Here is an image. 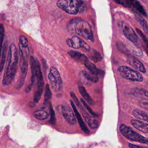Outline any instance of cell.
<instances>
[{
  "label": "cell",
  "instance_id": "cell-1",
  "mask_svg": "<svg viewBox=\"0 0 148 148\" xmlns=\"http://www.w3.org/2000/svg\"><path fill=\"white\" fill-rule=\"evenodd\" d=\"M7 60V64L2 79V84L5 86H9L12 83L18 68V54L14 44L12 43L9 47Z\"/></svg>",
  "mask_w": 148,
  "mask_h": 148
},
{
  "label": "cell",
  "instance_id": "cell-2",
  "mask_svg": "<svg viewBox=\"0 0 148 148\" xmlns=\"http://www.w3.org/2000/svg\"><path fill=\"white\" fill-rule=\"evenodd\" d=\"M68 28L71 34H75L91 42L94 41L91 27L86 21L79 18H73L68 23Z\"/></svg>",
  "mask_w": 148,
  "mask_h": 148
},
{
  "label": "cell",
  "instance_id": "cell-3",
  "mask_svg": "<svg viewBox=\"0 0 148 148\" xmlns=\"http://www.w3.org/2000/svg\"><path fill=\"white\" fill-rule=\"evenodd\" d=\"M57 6L71 14H76L84 10L85 3L80 0H59L57 2Z\"/></svg>",
  "mask_w": 148,
  "mask_h": 148
},
{
  "label": "cell",
  "instance_id": "cell-4",
  "mask_svg": "<svg viewBox=\"0 0 148 148\" xmlns=\"http://www.w3.org/2000/svg\"><path fill=\"white\" fill-rule=\"evenodd\" d=\"M20 50V61L19 65L20 67V77L17 83V88H20L24 84L25 78L28 71V47L25 48L18 44Z\"/></svg>",
  "mask_w": 148,
  "mask_h": 148
},
{
  "label": "cell",
  "instance_id": "cell-5",
  "mask_svg": "<svg viewBox=\"0 0 148 148\" xmlns=\"http://www.w3.org/2000/svg\"><path fill=\"white\" fill-rule=\"evenodd\" d=\"M119 129L122 135L127 139L131 141L148 145V138L136 132L130 127H128L124 124H121Z\"/></svg>",
  "mask_w": 148,
  "mask_h": 148
},
{
  "label": "cell",
  "instance_id": "cell-6",
  "mask_svg": "<svg viewBox=\"0 0 148 148\" xmlns=\"http://www.w3.org/2000/svg\"><path fill=\"white\" fill-rule=\"evenodd\" d=\"M117 71L124 79L132 82H142L143 77L138 71L131 69L127 66H120Z\"/></svg>",
  "mask_w": 148,
  "mask_h": 148
},
{
  "label": "cell",
  "instance_id": "cell-7",
  "mask_svg": "<svg viewBox=\"0 0 148 148\" xmlns=\"http://www.w3.org/2000/svg\"><path fill=\"white\" fill-rule=\"evenodd\" d=\"M48 80L54 92L60 91L62 87V82L60 74L56 68L52 66L48 74Z\"/></svg>",
  "mask_w": 148,
  "mask_h": 148
},
{
  "label": "cell",
  "instance_id": "cell-8",
  "mask_svg": "<svg viewBox=\"0 0 148 148\" xmlns=\"http://www.w3.org/2000/svg\"><path fill=\"white\" fill-rule=\"evenodd\" d=\"M36 79L37 80V90L35 91L34 95V102H38L42 96L43 91V86L44 82L42 73L41 71L40 63L38 60L36 59Z\"/></svg>",
  "mask_w": 148,
  "mask_h": 148
},
{
  "label": "cell",
  "instance_id": "cell-9",
  "mask_svg": "<svg viewBox=\"0 0 148 148\" xmlns=\"http://www.w3.org/2000/svg\"><path fill=\"white\" fill-rule=\"evenodd\" d=\"M115 2L123 5L124 7L128 8L133 10L135 14H139L144 16H147L146 11L145 10L143 6L141 5L140 2L138 1L132 0H120L115 1Z\"/></svg>",
  "mask_w": 148,
  "mask_h": 148
},
{
  "label": "cell",
  "instance_id": "cell-10",
  "mask_svg": "<svg viewBox=\"0 0 148 148\" xmlns=\"http://www.w3.org/2000/svg\"><path fill=\"white\" fill-rule=\"evenodd\" d=\"M119 25L121 28L123 34L129 40L135 45L138 43L139 38L134 30L128 24L123 21H120L119 23Z\"/></svg>",
  "mask_w": 148,
  "mask_h": 148
},
{
  "label": "cell",
  "instance_id": "cell-11",
  "mask_svg": "<svg viewBox=\"0 0 148 148\" xmlns=\"http://www.w3.org/2000/svg\"><path fill=\"white\" fill-rule=\"evenodd\" d=\"M66 43L69 47L73 49L82 48L87 51H90V50L89 45L82 39L77 36H73L71 38L68 39L66 40Z\"/></svg>",
  "mask_w": 148,
  "mask_h": 148
},
{
  "label": "cell",
  "instance_id": "cell-12",
  "mask_svg": "<svg viewBox=\"0 0 148 148\" xmlns=\"http://www.w3.org/2000/svg\"><path fill=\"white\" fill-rule=\"evenodd\" d=\"M62 113L64 117L69 124L73 125L76 123V118L75 113L73 110H72L69 106H62Z\"/></svg>",
  "mask_w": 148,
  "mask_h": 148
},
{
  "label": "cell",
  "instance_id": "cell-13",
  "mask_svg": "<svg viewBox=\"0 0 148 148\" xmlns=\"http://www.w3.org/2000/svg\"><path fill=\"white\" fill-rule=\"evenodd\" d=\"M79 109L82 112V116H83L86 121L88 123L89 127L91 128H97L99 125L98 121L95 119H94L92 116H90V114L88 112H87V111L82 105Z\"/></svg>",
  "mask_w": 148,
  "mask_h": 148
},
{
  "label": "cell",
  "instance_id": "cell-14",
  "mask_svg": "<svg viewBox=\"0 0 148 148\" xmlns=\"http://www.w3.org/2000/svg\"><path fill=\"white\" fill-rule=\"evenodd\" d=\"M71 106H72V108L73 109V110L75 113V114L76 116V118L77 119V121H78V123H79V124L82 129V130L86 134H90V130H88V127H87V125H86L85 123L84 122L80 113L79 112L78 110L77 109V108L75 104V103L73 102V101H71Z\"/></svg>",
  "mask_w": 148,
  "mask_h": 148
},
{
  "label": "cell",
  "instance_id": "cell-15",
  "mask_svg": "<svg viewBox=\"0 0 148 148\" xmlns=\"http://www.w3.org/2000/svg\"><path fill=\"white\" fill-rule=\"evenodd\" d=\"M30 65H31V84L29 87H28L26 88V91L29 92L32 86H33L35 80L36 79V59L34 58V57L31 56L30 57Z\"/></svg>",
  "mask_w": 148,
  "mask_h": 148
},
{
  "label": "cell",
  "instance_id": "cell-16",
  "mask_svg": "<svg viewBox=\"0 0 148 148\" xmlns=\"http://www.w3.org/2000/svg\"><path fill=\"white\" fill-rule=\"evenodd\" d=\"M128 63L133 68L137 69L138 71L146 73V70L144 65L139 60H137L134 57H130L127 59Z\"/></svg>",
  "mask_w": 148,
  "mask_h": 148
},
{
  "label": "cell",
  "instance_id": "cell-17",
  "mask_svg": "<svg viewBox=\"0 0 148 148\" xmlns=\"http://www.w3.org/2000/svg\"><path fill=\"white\" fill-rule=\"evenodd\" d=\"M68 53L70 57L79 62L84 63L87 60H88V57L80 52L71 50L68 51Z\"/></svg>",
  "mask_w": 148,
  "mask_h": 148
},
{
  "label": "cell",
  "instance_id": "cell-18",
  "mask_svg": "<svg viewBox=\"0 0 148 148\" xmlns=\"http://www.w3.org/2000/svg\"><path fill=\"white\" fill-rule=\"evenodd\" d=\"M131 123L132 125L138 130L148 134V124L138 120H132Z\"/></svg>",
  "mask_w": 148,
  "mask_h": 148
},
{
  "label": "cell",
  "instance_id": "cell-19",
  "mask_svg": "<svg viewBox=\"0 0 148 148\" xmlns=\"http://www.w3.org/2000/svg\"><path fill=\"white\" fill-rule=\"evenodd\" d=\"M84 65L86 66V67L88 69L89 72L95 74V75H98V76H103L105 73L104 71H103L102 70H101L98 68H97V66H95V65H94L93 63H92L91 61H90L88 60H87L84 63Z\"/></svg>",
  "mask_w": 148,
  "mask_h": 148
},
{
  "label": "cell",
  "instance_id": "cell-20",
  "mask_svg": "<svg viewBox=\"0 0 148 148\" xmlns=\"http://www.w3.org/2000/svg\"><path fill=\"white\" fill-rule=\"evenodd\" d=\"M81 74L88 81L93 83H97L99 80V77L98 75L94 74L90 72H87L86 71H83L81 72Z\"/></svg>",
  "mask_w": 148,
  "mask_h": 148
},
{
  "label": "cell",
  "instance_id": "cell-21",
  "mask_svg": "<svg viewBox=\"0 0 148 148\" xmlns=\"http://www.w3.org/2000/svg\"><path fill=\"white\" fill-rule=\"evenodd\" d=\"M79 91L81 94V95L83 97L84 100H86L87 103L90 105H93L94 104V101L89 95V94L87 92L85 88L82 86H79Z\"/></svg>",
  "mask_w": 148,
  "mask_h": 148
},
{
  "label": "cell",
  "instance_id": "cell-22",
  "mask_svg": "<svg viewBox=\"0 0 148 148\" xmlns=\"http://www.w3.org/2000/svg\"><path fill=\"white\" fill-rule=\"evenodd\" d=\"M133 116L136 119L148 122V113L138 109H135L132 112Z\"/></svg>",
  "mask_w": 148,
  "mask_h": 148
},
{
  "label": "cell",
  "instance_id": "cell-23",
  "mask_svg": "<svg viewBox=\"0 0 148 148\" xmlns=\"http://www.w3.org/2000/svg\"><path fill=\"white\" fill-rule=\"evenodd\" d=\"M33 115L36 119H38V120H46L49 116V113L45 111V110H35V111L34 112Z\"/></svg>",
  "mask_w": 148,
  "mask_h": 148
},
{
  "label": "cell",
  "instance_id": "cell-24",
  "mask_svg": "<svg viewBox=\"0 0 148 148\" xmlns=\"http://www.w3.org/2000/svg\"><path fill=\"white\" fill-rule=\"evenodd\" d=\"M7 48H8V45H7V42H5L2 46L1 49V62H0V69L1 71H2L4 67V64L6 61V53H7Z\"/></svg>",
  "mask_w": 148,
  "mask_h": 148
},
{
  "label": "cell",
  "instance_id": "cell-25",
  "mask_svg": "<svg viewBox=\"0 0 148 148\" xmlns=\"http://www.w3.org/2000/svg\"><path fill=\"white\" fill-rule=\"evenodd\" d=\"M88 57L94 62H99L102 60V57L101 54L98 51L94 49H92L91 51H90L88 54Z\"/></svg>",
  "mask_w": 148,
  "mask_h": 148
},
{
  "label": "cell",
  "instance_id": "cell-26",
  "mask_svg": "<svg viewBox=\"0 0 148 148\" xmlns=\"http://www.w3.org/2000/svg\"><path fill=\"white\" fill-rule=\"evenodd\" d=\"M136 32L138 33V34L140 36L143 47L145 51L146 52L147 54L148 55V39L145 36V35L143 34V33L141 31H140L139 29L136 28Z\"/></svg>",
  "mask_w": 148,
  "mask_h": 148
},
{
  "label": "cell",
  "instance_id": "cell-27",
  "mask_svg": "<svg viewBox=\"0 0 148 148\" xmlns=\"http://www.w3.org/2000/svg\"><path fill=\"white\" fill-rule=\"evenodd\" d=\"M135 17H136V20L139 23L144 32L146 34H148V24L146 21V20L142 17H141V16L139 14H135Z\"/></svg>",
  "mask_w": 148,
  "mask_h": 148
},
{
  "label": "cell",
  "instance_id": "cell-28",
  "mask_svg": "<svg viewBox=\"0 0 148 148\" xmlns=\"http://www.w3.org/2000/svg\"><path fill=\"white\" fill-rule=\"evenodd\" d=\"M52 94L49 87V85L47 84L45 86V95H44V102L45 103L48 102L51 98Z\"/></svg>",
  "mask_w": 148,
  "mask_h": 148
},
{
  "label": "cell",
  "instance_id": "cell-29",
  "mask_svg": "<svg viewBox=\"0 0 148 148\" xmlns=\"http://www.w3.org/2000/svg\"><path fill=\"white\" fill-rule=\"evenodd\" d=\"M49 109H50V123L52 125H54L56 123V116H55V112L52 108L51 104L49 103Z\"/></svg>",
  "mask_w": 148,
  "mask_h": 148
},
{
  "label": "cell",
  "instance_id": "cell-30",
  "mask_svg": "<svg viewBox=\"0 0 148 148\" xmlns=\"http://www.w3.org/2000/svg\"><path fill=\"white\" fill-rule=\"evenodd\" d=\"M18 44H20L21 46L27 48L28 47V42L27 39L24 36H20L19 38V43Z\"/></svg>",
  "mask_w": 148,
  "mask_h": 148
},
{
  "label": "cell",
  "instance_id": "cell-31",
  "mask_svg": "<svg viewBox=\"0 0 148 148\" xmlns=\"http://www.w3.org/2000/svg\"><path fill=\"white\" fill-rule=\"evenodd\" d=\"M80 100H81L82 103L83 105H84V108L88 111V112H89L92 116H97V114H96L95 113H94V111H92V109H91V108L88 106V105L87 104V103L84 100H83V98H82Z\"/></svg>",
  "mask_w": 148,
  "mask_h": 148
},
{
  "label": "cell",
  "instance_id": "cell-32",
  "mask_svg": "<svg viewBox=\"0 0 148 148\" xmlns=\"http://www.w3.org/2000/svg\"><path fill=\"white\" fill-rule=\"evenodd\" d=\"M140 105L144 109L148 110V99L143 98L139 102Z\"/></svg>",
  "mask_w": 148,
  "mask_h": 148
},
{
  "label": "cell",
  "instance_id": "cell-33",
  "mask_svg": "<svg viewBox=\"0 0 148 148\" xmlns=\"http://www.w3.org/2000/svg\"><path fill=\"white\" fill-rule=\"evenodd\" d=\"M0 34H1V49L3 46V36H4V29L3 24H1V28H0Z\"/></svg>",
  "mask_w": 148,
  "mask_h": 148
},
{
  "label": "cell",
  "instance_id": "cell-34",
  "mask_svg": "<svg viewBox=\"0 0 148 148\" xmlns=\"http://www.w3.org/2000/svg\"><path fill=\"white\" fill-rule=\"evenodd\" d=\"M128 146L130 148H148L147 147L139 146V145H135L133 143H128Z\"/></svg>",
  "mask_w": 148,
  "mask_h": 148
},
{
  "label": "cell",
  "instance_id": "cell-35",
  "mask_svg": "<svg viewBox=\"0 0 148 148\" xmlns=\"http://www.w3.org/2000/svg\"><path fill=\"white\" fill-rule=\"evenodd\" d=\"M139 91H140V92H141L143 95H144L145 97H146L148 98V91H147V90H145V89H140Z\"/></svg>",
  "mask_w": 148,
  "mask_h": 148
}]
</instances>
